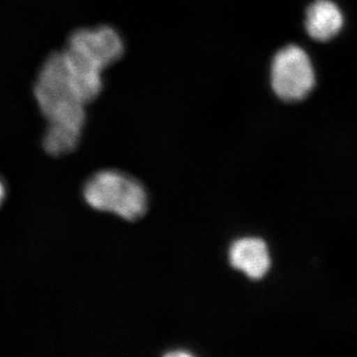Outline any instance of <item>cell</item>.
Returning a JSON list of instances; mask_svg holds the SVG:
<instances>
[{
	"label": "cell",
	"instance_id": "obj_2",
	"mask_svg": "<svg viewBox=\"0 0 357 357\" xmlns=\"http://www.w3.org/2000/svg\"><path fill=\"white\" fill-rule=\"evenodd\" d=\"M83 197L96 211H109L134 222L146 213V190L139 181L117 170H102L84 183Z\"/></svg>",
	"mask_w": 357,
	"mask_h": 357
},
{
	"label": "cell",
	"instance_id": "obj_1",
	"mask_svg": "<svg viewBox=\"0 0 357 357\" xmlns=\"http://www.w3.org/2000/svg\"><path fill=\"white\" fill-rule=\"evenodd\" d=\"M40 110L49 124L81 131L86 121L84 103L73 88L62 53L49 56L42 66L34 88Z\"/></svg>",
	"mask_w": 357,
	"mask_h": 357
},
{
	"label": "cell",
	"instance_id": "obj_6",
	"mask_svg": "<svg viewBox=\"0 0 357 357\" xmlns=\"http://www.w3.org/2000/svg\"><path fill=\"white\" fill-rule=\"evenodd\" d=\"M232 267L251 279H261L271 265L267 244L256 237H245L232 244L229 250Z\"/></svg>",
	"mask_w": 357,
	"mask_h": 357
},
{
	"label": "cell",
	"instance_id": "obj_7",
	"mask_svg": "<svg viewBox=\"0 0 357 357\" xmlns=\"http://www.w3.org/2000/svg\"><path fill=\"white\" fill-rule=\"evenodd\" d=\"M342 24V14L331 0H316L307 8L306 29L314 40L328 41L340 31Z\"/></svg>",
	"mask_w": 357,
	"mask_h": 357
},
{
	"label": "cell",
	"instance_id": "obj_4",
	"mask_svg": "<svg viewBox=\"0 0 357 357\" xmlns=\"http://www.w3.org/2000/svg\"><path fill=\"white\" fill-rule=\"evenodd\" d=\"M68 46L83 53L102 70L119 61L124 52L121 36L109 26L77 30L70 35Z\"/></svg>",
	"mask_w": 357,
	"mask_h": 357
},
{
	"label": "cell",
	"instance_id": "obj_8",
	"mask_svg": "<svg viewBox=\"0 0 357 357\" xmlns=\"http://www.w3.org/2000/svg\"><path fill=\"white\" fill-rule=\"evenodd\" d=\"M81 133L74 129L49 124L44 134L42 144L45 151L51 156H63L76 149L81 138Z\"/></svg>",
	"mask_w": 357,
	"mask_h": 357
},
{
	"label": "cell",
	"instance_id": "obj_5",
	"mask_svg": "<svg viewBox=\"0 0 357 357\" xmlns=\"http://www.w3.org/2000/svg\"><path fill=\"white\" fill-rule=\"evenodd\" d=\"M63 55L77 98L84 105L95 100L102 89V68L73 47L67 46Z\"/></svg>",
	"mask_w": 357,
	"mask_h": 357
},
{
	"label": "cell",
	"instance_id": "obj_3",
	"mask_svg": "<svg viewBox=\"0 0 357 357\" xmlns=\"http://www.w3.org/2000/svg\"><path fill=\"white\" fill-rule=\"evenodd\" d=\"M271 79L275 93L283 100H300L309 95L314 73L306 52L295 45L279 51L272 63Z\"/></svg>",
	"mask_w": 357,
	"mask_h": 357
}]
</instances>
